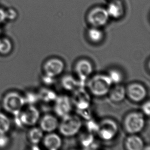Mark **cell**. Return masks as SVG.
Segmentation results:
<instances>
[{"label":"cell","mask_w":150,"mask_h":150,"mask_svg":"<svg viewBox=\"0 0 150 150\" xmlns=\"http://www.w3.org/2000/svg\"><path fill=\"white\" fill-rule=\"evenodd\" d=\"M113 83L107 74H100L94 75L87 83L90 94L96 97H102L109 93Z\"/></svg>","instance_id":"cell-1"},{"label":"cell","mask_w":150,"mask_h":150,"mask_svg":"<svg viewBox=\"0 0 150 150\" xmlns=\"http://www.w3.org/2000/svg\"><path fill=\"white\" fill-rule=\"evenodd\" d=\"M82 125L81 118L79 116L70 114L62 118L58 129L63 136L70 137L75 136L80 131Z\"/></svg>","instance_id":"cell-2"},{"label":"cell","mask_w":150,"mask_h":150,"mask_svg":"<svg viewBox=\"0 0 150 150\" xmlns=\"http://www.w3.org/2000/svg\"><path fill=\"white\" fill-rule=\"evenodd\" d=\"M145 125V116L142 112H131L126 116L124 120L125 130L130 134H137L142 132Z\"/></svg>","instance_id":"cell-3"},{"label":"cell","mask_w":150,"mask_h":150,"mask_svg":"<svg viewBox=\"0 0 150 150\" xmlns=\"http://www.w3.org/2000/svg\"><path fill=\"white\" fill-rule=\"evenodd\" d=\"M2 105L6 111L16 116L22 110L26 102L24 97L17 92H11L4 96Z\"/></svg>","instance_id":"cell-4"},{"label":"cell","mask_w":150,"mask_h":150,"mask_svg":"<svg viewBox=\"0 0 150 150\" xmlns=\"http://www.w3.org/2000/svg\"><path fill=\"white\" fill-rule=\"evenodd\" d=\"M118 132L117 122L110 118H105L98 122L96 134L104 141H110L115 137Z\"/></svg>","instance_id":"cell-5"},{"label":"cell","mask_w":150,"mask_h":150,"mask_svg":"<svg viewBox=\"0 0 150 150\" xmlns=\"http://www.w3.org/2000/svg\"><path fill=\"white\" fill-rule=\"evenodd\" d=\"M15 117L18 126H33L39 122L40 113L39 110L33 105H29Z\"/></svg>","instance_id":"cell-6"},{"label":"cell","mask_w":150,"mask_h":150,"mask_svg":"<svg viewBox=\"0 0 150 150\" xmlns=\"http://www.w3.org/2000/svg\"><path fill=\"white\" fill-rule=\"evenodd\" d=\"M71 100L72 105L77 110L86 109L91 106V98L90 93L84 87L79 88L73 91Z\"/></svg>","instance_id":"cell-7"},{"label":"cell","mask_w":150,"mask_h":150,"mask_svg":"<svg viewBox=\"0 0 150 150\" xmlns=\"http://www.w3.org/2000/svg\"><path fill=\"white\" fill-rule=\"evenodd\" d=\"M72 105L71 98L68 96H57L54 101V111L59 117L63 118L71 113Z\"/></svg>","instance_id":"cell-8"},{"label":"cell","mask_w":150,"mask_h":150,"mask_svg":"<svg viewBox=\"0 0 150 150\" xmlns=\"http://www.w3.org/2000/svg\"><path fill=\"white\" fill-rule=\"evenodd\" d=\"M109 18L106 9L96 7L89 12L88 16V20L92 26L99 28L105 25Z\"/></svg>","instance_id":"cell-9"},{"label":"cell","mask_w":150,"mask_h":150,"mask_svg":"<svg viewBox=\"0 0 150 150\" xmlns=\"http://www.w3.org/2000/svg\"><path fill=\"white\" fill-rule=\"evenodd\" d=\"M65 69V64L62 59L58 58H52L45 62L43 70L45 74L55 77L61 75Z\"/></svg>","instance_id":"cell-10"},{"label":"cell","mask_w":150,"mask_h":150,"mask_svg":"<svg viewBox=\"0 0 150 150\" xmlns=\"http://www.w3.org/2000/svg\"><path fill=\"white\" fill-rule=\"evenodd\" d=\"M75 71L78 79L86 83L93 72V67L90 61L87 59H81L76 63Z\"/></svg>","instance_id":"cell-11"},{"label":"cell","mask_w":150,"mask_h":150,"mask_svg":"<svg viewBox=\"0 0 150 150\" xmlns=\"http://www.w3.org/2000/svg\"><path fill=\"white\" fill-rule=\"evenodd\" d=\"M126 93L130 100L136 103L143 101L147 95L146 88L139 83L130 84L126 89Z\"/></svg>","instance_id":"cell-12"},{"label":"cell","mask_w":150,"mask_h":150,"mask_svg":"<svg viewBox=\"0 0 150 150\" xmlns=\"http://www.w3.org/2000/svg\"><path fill=\"white\" fill-rule=\"evenodd\" d=\"M59 120L55 116L51 114H47L41 118L40 126L44 132L51 133L59 127Z\"/></svg>","instance_id":"cell-13"},{"label":"cell","mask_w":150,"mask_h":150,"mask_svg":"<svg viewBox=\"0 0 150 150\" xmlns=\"http://www.w3.org/2000/svg\"><path fill=\"white\" fill-rule=\"evenodd\" d=\"M43 144L46 148L49 150H57L62 146V139L61 136L53 132L48 133L44 136Z\"/></svg>","instance_id":"cell-14"},{"label":"cell","mask_w":150,"mask_h":150,"mask_svg":"<svg viewBox=\"0 0 150 150\" xmlns=\"http://www.w3.org/2000/svg\"><path fill=\"white\" fill-rule=\"evenodd\" d=\"M85 83L76 79L73 76L70 75H65L62 79L61 85L64 89L68 91H74L79 88L84 87Z\"/></svg>","instance_id":"cell-15"},{"label":"cell","mask_w":150,"mask_h":150,"mask_svg":"<svg viewBox=\"0 0 150 150\" xmlns=\"http://www.w3.org/2000/svg\"><path fill=\"white\" fill-rule=\"evenodd\" d=\"M126 138L125 146L128 150H142L144 148V140L137 134H130Z\"/></svg>","instance_id":"cell-16"},{"label":"cell","mask_w":150,"mask_h":150,"mask_svg":"<svg viewBox=\"0 0 150 150\" xmlns=\"http://www.w3.org/2000/svg\"><path fill=\"white\" fill-rule=\"evenodd\" d=\"M106 9L109 16L114 18H120L124 13V5L120 0L111 2Z\"/></svg>","instance_id":"cell-17"},{"label":"cell","mask_w":150,"mask_h":150,"mask_svg":"<svg viewBox=\"0 0 150 150\" xmlns=\"http://www.w3.org/2000/svg\"><path fill=\"white\" fill-rule=\"evenodd\" d=\"M110 100L114 103H120L123 101L127 96L126 89L120 84L115 85L111 88L109 93Z\"/></svg>","instance_id":"cell-18"},{"label":"cell","mask_w":150,"mask_h":150,"mask_svg":"<svg viewBox=\"0 0 150 150\" xmlns=\"http://www.w3.org/2000/svg\"><path fill=\"white\" fill-rule=\"evenodd\" d=\"M79 143L83 149L87 150L97 149L99 146L96 142L94 134L88 132L83 133L80 136Z\"/></svg>","instance_id":"cell-19"},{"label":"cell","mask_w":150,"mask_h":150,"mask_svg":"<svg viewBox=\"0 0 150 150\" xmlns=\"http://www.w3.org/2000/svg\"><path fill=\"white\" fill-rule=\"evenodd\" d=\"M38 94L40 100L47 103L54 102L58 96L54 91L49 88H43Z\"/></svg>","instance_id":"cell-20"},{"label":"cell","mask_w":150,"mask_h":150,"mask_svg":"<svg viewBox=\"0 0 150 150\" xmlns=\"http://www.w3.org/2000/svg\"><path fill=\"white\" fill-rule=\"evenodd\" d=\"M29 138L33 144H39L44 138V131L39 127L32 128L29 132Z\"/></svg>","instance_id":"cell-21"},{"label":"cell","mask_w":150,"mask_h":150,"mask_svg":"<svg viewBox=\"0 0 150 150\" xmlns=\"http://www.w3.org/2000/svg\"><path fill=\"white\" fill-rule=\"evenodd\" d=\"M88 37L94 43H100L103 38V33L98 27H93L88 31Z\"/></svg>","instance_id":"cell-22"},{"label":"cell","mask_w":150,"mask_h":150,"mask_svg":"<svg viewBox=\"0 0 150 150\" xmlns=\"http://www.w3.org/2000/svg\"><path fill=\"white\" fill-rule=\"evenodd\" d=\"M108 76L113 84L118 85L122 83L123 80V75L122 72L117 69H111L108 73Z\"/></svg>","instance_id":"cell-23"},{"label":"cell","mask_w":150,"mask_h":150,"mask_svg":"<svg viewBox=\"0 0 150 150\" xmlns=\"http://www.w3.org/2000/svg\"><path fill=\"white\" fill-rule=\"evenodd\" d=\"M9 118L4 114L0 113V134H6L10 128Z\"/></svg>","instance_id":"cell-24"},{"label":"cell","mask_w":150,"mask_h":150,"mask_svg":"<svg viewBox=\"0 0 150 150\" xmlns=\"http://www.w3.org/2000/svg\"><path fill=\"white\" fill-rule=\"evenodd\" d=\"M12 43L6 38H0V54H7L12 49Z\"/></svg>","instance_id":"cell-25"},{"label":"cell","mask_w":150,"mask_h":150,"mask_svg":"<svg viewBox=\"0 0 150 150\" xmlns=\"http://www.w3.org/2000/svg\"><path fill=\"white\" fill-rule=\"evenodd\" d=\"M26 104L29 105H33L40 100L38 94L35 93L34 92H29L24 96Z\"/></svg>","instance_id":"cell-26"},{"label":"cell","mask_w":150,"mask_h":150,"mask_svg":"<svg viewBox=\"0 0 150 150\" xmlns=\"http://www.w3.org/2000/svg\"><path fill=\"white\" fill-rule=\"evenodd\" d=\"M98 122H96L95 120H93L92 118L87 120L86 122V128L88 132L91 133L92 134L96 133L98 130Z\"/></svg>","instance_id":"cell-27"},{"label":"cell","mask_w":150,"mask_h":150,"mask_svg":"<svg viewBox=\"0 0 150 150\" xmlns=\"http://www.w3.org/2000/svg\"><path fill=\"white\" fill-rule=\"evenodd\" d=\"M79 116L81 118H84L85 120H87L92 118V114L90 110V108L84 110H77Z\"/></svg>","instance_id":"cell-28"},{"label":"cell","mask_w":150,"mask_h":150,"mask_svg":"<svg viewBox=\"0 0 150 150\" xmlns=\"http://www.w3.org/2000/svg\"><path fill=\"white\" fill-rule=\"evenodd\" d=\"M6 20L13 21L16 20L18 17V12L14 8H9L5 10Z\"/></svg>","instance_id":"cell-29"},{"label":"cell","mask_w":150,"mask_h":150,"mask_svg":"<svg viewBox=\"0 0 150 150\" xmlns=\"http://www.w3.org/2000/svg\"><path fill=\"white\" fill-rule=\"evenodd\" d=\"M9 139L6 134H0V148H4L8 146Z\"/></svg>","instance_id":"cell-30"},{"label":"cell","mask_w":150,"mask_h":150,"mask_svg":"<svg viewBox=\"0 0 150 150\" xmlns=\"http://www.w3.org/2000/svg\"><path fill=\"white\" fill-rule=\"evenodd\" d=\"M142 113L144 116L149 117L150 114V101H148L144 103L142 107Z\"/></svg>","instance_id":"cell-31"},{"label":"cell","mask_w":150,"mask_h":150,"mask_svg":"<svg viewBox=\"0 0 150 150\" xmlns=\"http://www.w3.org/2000/svg\"><path fill=\"white\" fill-rule=\"evenodd\" d=\"M42 81H43L44 83L46 85H52L54 83V77H51V76L45 74V75L43 76Z\"/></svg>","instance_id":"cell-32"},{"label":"cell","mask_w":150,"mask_h":150,"mask_svg":"<svg viewBox=\"0 0 150 150\" xmlns=\"http://www.w3.org/2000/svg\"><path fill=\"white\" fill-rule=\"evenodd\" d=\"M7 20H6V11L3 8L0 7V24Z\"/></svg>","instance_id":"cell-33"},{"label":"cell","mask_w":150,"mask_h":150,"mask_svg":"<svg viewBox=\"0 0 150 150\" xmlns=\"http://www.w3.org/2000/svg\"><path fill=\"white\" fill-rule=\"evenodd\" d=\"M0 33H1V29H0Z\"/></svg>","instance_id":"cell-34"}]
</instances>
